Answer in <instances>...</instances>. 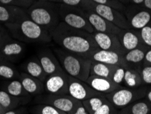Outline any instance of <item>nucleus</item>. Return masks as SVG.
Listing matches in <instances>:
<instances>
[{
  "label": "nucleus",
  "instance_id": "f257e3e1",
  "mask_svg": "<svg viewBox=\"0 0 151 114\" xmlns=\"http://www.w3.org/2000/svg\"><path fill=\"white\" fill-rule=\"evenodd\" d=\"M52 40L60 48L88 58L98 49L92 33L69 26L63 22L50 32Z\"/></svg>",
  "mask_w": 151,
  "mask_h": 114
},
{
  "label": "nucleus",
  "instance_id": "f03ea898",
  "mask_svg": "<svg viewBox=\"0 0 151 114\" xmlns=\"http://www.w3.org/2000/svg\"><path fill=\"white\" fill-rule=\"evenodd\" d=\"M13 38L24 43L47 44L52 40L50 33L28 17L14 23L4 25Z\"/></svg>",
  "mask_w": 151,
  "mask_h": 114
},
{
  "label": "nucleus",
  "instance_id": "7ed1b4c3",
  "mask_svg": "<svg viewBox=\"0 0 151 114\" xmlns=\"http://www.w3.org/2000/svg\"><path fill=\"white\" fill-rule=\"evenodd\" d=\"M53 52L68 75L83 81H86L90 76L91 60L60 47L55 49Z\"/></svg>",
  "mask_w": 151,
  "mask_h": 114
},
{
  "label": "nucleus",
  "instance_id": "20e7f679",
  "mask_svg": "<svg viewBox=\"0 0 151 114\" xmlns=\"http://www.w3.org/2000/svg\"><path fill=\"white\" fill-rule=\"evenodd\" d=\"M59 3L47 1H34L26 10L31 20L50 33L61 22Z\"/></svg>",
  "mask_w": 151,
  "mask_h": 114
},
{
  "label": "nucleus",
  "instance_id": "39448f33",
  "mask_svg": "<svg viewBox=\"0 0 151 114\" xmlns=\"http://www.w3.org/2000/svg\"><path fill=\"white\" fill-rule=\"evenodd\" d=\"M59 17L61 22H63L73 28L85 31L90 33L95 32L91 25L88 21L86 11L63 4H59Z\"/></svg>",
  "mask_w": 151,
  "mask_h": 114
},
{
  "label": "nucleus",
  "instance_id": "423d86ee",
  "mask_svg": "<svg viewBox=\"0 0 151 114\" xmlns=\"http://www.w3.org/2000/svg\"><path fill=\"white\" fill-rule=\"evenodd\" d=\"M147 88L145 86L137 88H123L106 94L107 99L117 110L129 105L133 102L146 97Z\"/></svg>",
  "mask_w": 151,
  "mask_h": 114
},
{
  "label": "nucleus",
  "instance_id": "0eeeda50",
  "mask_svg": "<svg viewBox=\"0 0 151 114\" xmlns=\"http://www.w3.org/2000/svg\"><path fill=\"white\" fill-rule=\"evenodd\" d=\"M35 102L37 104L50 105L63 112L69 113L72 112L82 101L75 99L70 94L54 95L42 94L36 96Z\"/></svg>",
  "mask_w": 151,
  "mask_h": 114
},
{
  "label": "nucleus",
  "instance_id": "6e6552de",
  "mask_svg": "<svg viewBox=\"0 0 151 114\" xmlns=\"http://www.w3.org/2000/svg\"><path fill=\"white\" fill-rule=\"evenodd\" d=\"M131 29L139 31L149 25L151 21V10L142 6L129 5L124 11Z\"/></svg>",
  "mask_w": 151,
  "mask_h": 114
},
{
  "label": "nucleus",
  "instance_id": "1a4fd4ad",
  "mask_svg": "<svg viewBox=\"0 0 151 114\" xmlns=\"http://www.w3.org/2000/svg\"><path fill=\"white\" fill-rule=\"evenodd\" d=\"M68 94L79 101H83L88 98L105 95L95 90L87 83L71 77L68 75Z\"/></svg>",
  "mask_w": 151,
  "mask_h": 114
},
{
  "label": "nucleus",
  "instance_id": "9d476101",
  "mask_svg": "<svg viewBox=\"0 0 151 114\" xmlns=\"http://www.w3.org/2000/svg\"><path fill=\"white\" fill-rule=\"evenodd\" d=\"M92 11L117 26L118 28L124 30L131 29L124 13L116 9L94 3Z\"/></svg>",
  "mask_w": 151,
  "mask_h": 114
},
{
  "label": "nucleus",
  "instance_id": "9b49d317",
  "mask_svg": "<svg viewBox=\"0 0 151 114\" xmlns=\"http://www.w3.org/2000/svg\"><path fill=\"white\" fill-rule=\"evenodd\" d=\"M45 91L49 94L65 95L68 94V75L65 72L48 75L44 82Z\"/></svg>",
  "mask_w": 151,
  "mask_h": 114
},
{
  "label": "nucleus",
  "instance_id": "f8f14e48",
  "mask_svg": "<svg viewBox=\"0 0 151 114\" xmlns=\"http://www.w3.org/2000/svg\"><path fill=\"white\" fill-rule=\"evenodd\" d=\"M37 57L46 75L65 72L53 51L50 49H42L37 53Z\"/></svg>",
  "mask_w": 151,
  "mask_h": 114
},
{
  "label": "nucleus",
  "instance_id": "ddd939ff",
  "mask_svg": "<svg viewBox=\"0 0 151 114\" xmlns=\"http://www.w3.org/2000/svg\"><path fill=\"white\" fill-rule=\"evenodd\" d=\"M92 36L99 49L115 51L122 55L125 54V52L122 48L116 35L94 32L92 33Z\"/></svg>",
  "mask_w": 151,
  "mask_h": 114
},
{
  "label": "nucleus",
  "instance_id": "4468645a",
  "mask_svg": "<svg viewBox=\"0 0 151 114\" xmlns=\"http://www.w3.org/2000/svg\"><path fill=\"white\" fill-rule=\"evenodd\" d=\"M86 15L95 32L117 36L122 30L93 11H86Z\"/></svg>",
  "mask_w": 151,
  "mask_h": 114
},
{
  "label": "nucleus",
  "instance_id": "2eb2a0df",
  "mask_svg": "<svg viewBox=\"0 0 151 114\" xmlns=\"http://www.w3.org/2000/svg\"><path fill=\"white\" fill-rule=\"evenodd\" d=\"M117 36L125 52L141 46H146L142 41L139 31L134 30L133 29H122L118 33Z\"/></svg>",
  "mask_w": 151,
  "mask_h": 114
},
{
  "label": "nucleus",
  "instance_id": "dca6fc26",
  "mask_svg": "<svg viewBox=\"0 0 151 114\" xmlns=\"http://www.w3.org/2000/svg\"><path fill=\"white\" fill-rule=\"evenodd\" d=\"M88 59L93 62L109 64L113 66H125L123 55L112 51L97 49L89 55Z\"/></svg>",
  "mask_w": 151,
  "mask_h": 114
},
{
  "label": "nucleus",
  "instance_id": "f3484780",
  "mask_svg": "<svg viewBox=\"0 0 151 114\" xmlns=\"http://www.w3.org/2000/svg\"><path fill=\"white\" fill-rule=\"evenodd\" d=\"M27 9L0 4V23L6 25L19 22L27 16Z\"/></svg>",
  "mask_w": 151,
  "mask_h": 114
},
{
  "label": "nucleus",
  "instance_id": "a211bd4d",
  "mask_svg": "<svg viewBox=\"0 0 151 114\" xmlns=\"http://www.w3.org/2000/svg\"><path fill=\"white\" fill-rule=\"evenodd\" d=\"M25 43L14 39L5 44L0 51L6 61L16 63L25 55Z\"/></svg>",
  "mask_w": 151,
  "mask_h": 114
},
{
  "label": "nucleus",
  "instance_id": "6ab92c4d",
  "mask_svg": "<svg viewBox=\"0 0 151 114\" xmlns=\"http://www.w3.org/2000/svg\"><path fill=\"white\" fill-rule=\"evenodd\" d=\"M148 49V48L146 46H141L125 52L123 55L125 67L134 69L140 73L141 68L143 66L144 57Z\"/></svg>",
  "mask_w": 151,
  "mask_h": 114
},
{
  "label": "nucleus",
  "instance_id": "aec40b11",
  "mask_svg": "<svg viewBox=\"0 0 151 114\" xmlns=\"http://www.w3.org/2000/svg\"><path fill=\"white\" fill-rule=\"evenodd\" d=\"M86 82L93 90L104 94H107L123 88V86L116 84L110 79L99 76L90 75Z\"/></svg>",
  "mask_w": 151,
  "mask_h": 114
},
{
  "label": "nucleus",
  "instance_id": "412c9836",
  "mask_svg": "<svg viewBox=\"0 0 151 114\" xmlns=\"http://www.w3.org/2000/svg\"><path fill=\"white\" fill-rule=\"evenodd\" d=\"M19 80L29 96H38L45 91L43 81L24 72L20 73Z\"/></svg>",
  "mask_w": 151,
  "mask_h": 114
},
{
  "label": "nucleus",
  "instance_id": "4be33fe9",
  "mask_svg": "<svg viewBox=\"0 0 151 114\" xmlns=\"http://www.w3.org/2000/svg\"><path fill=\"white\" fill-rule=\"evenodd\" d=\"M21 69L23 72L41 80L43 82H44L47 77V75L44 73L37 56L30 57L27 59L21 64Z\"/></svg>",
  "mask_w": 151,
  "mask_h": 114
},
{
  "label": "nucleus",
  "instance_id": "5701e85b",
  "mask_svg": "<svg viewBox=\"0 0 151 114\" xmlns=\"http://www.w3.org/2000/svg\"><path fill=\"white\" fill-rule=\"evenodd\" d=\"M29 100L30 97H15L0 90V105L6 111L25 105Z\"/></svg>",
  "mask_w": 151,
  "mask_h": 114
},
{
  "label": "nucleus",
  "instance_id": "b1692460",
  "mask_svg": "<svg viewBox=\"0 0 151 114\" xmlns=\"http://www.w3.org/2000/svg\"><path fill=\"white\" fill-rule=\"evenodd\" d=\"M151 103L147 99L137 100L118 110L117 114H150Z\"/></svg>",
  "mask_w": 151,
  "mask_h": 114
},
{
  "label": "nucleus",
  "instance_id": "393cba45",
  "mask_svg": "<svg viewBox=\"0 0 151 114\" xmlns=\"http://www.w3.org/2000/svg\"><path fill=\"white\" fill-rule=\"evenodd\" d=\"M0 90L15 97H30L25 90L19 79L2 81L0 84Z\"/></svg>",
  "mask_w": 151,
  "mask_h": 114
},
{
  "label": "nucleus",
  "instance_id": "a878e982",
  "mask_svg": "<svg viewBox=\"0 0 151 114\" xmlns=\"http://www.w3.org/2000/svg\"><path fill=\"white\" fill-rule=\"evenodd\" d=\"M144 86L140 73L134 69L126 68L122 86L128 88H137Z\"/></svg>",
  "mask_w": 151,
  "mask_h": 114
},
{
  "label": "nucleus",
  "instance_id": "bb28decb",
  "mask_svg": "<svg viewBox=\"0 0 151 114\" xmlns=\"http://www.w3.org/2000/svg\"><path fill=\"white\" fill-rule=\"evenodd\" d=\"M117 66L109 65L101 62H93L91 66L90 75L99 76V77L111 79L112 74Z\"/></svg>",
  "mask_w": 151,
  "mask_h": 114
},
{
  "label": "nucleus",
  "instance_id": "cd10ccee",
  "mask_svg": "<svg viewBox=\"0 0 151 114\" xmlns=\"http://www.w3.org/2000/svg\"><path fill=\"white\" fill-rule=\"evenodd\" d=\"M20 73L12 62L3 60L0 62V77L4 80L19 79Z\"/></svg>",
  "mask_w": 151,
  "mask_h": 114
},
{
  "label": "nucleus",
  "instance_id": "c85d7f7f",
  "mask_svg": "<svg viewBox=\"0 0 151 114\" xmlns=\"http://www.w3.org/2000/svg\"><path fill=\"white\" fill-rule=\"evenodd\" d=\"M107 98L106 97L105 95L102 96H98V97H94L88 99L84 100L83 102V105L85 107L86 110L90 114H93L95 112L99 107H100L106 100H107Z\"/></svg>",
  "mask_w": 151,
  "mask_h": 114
},
{
  "label": "nucleus",
  "instance_id": "c756f323",
  "mask_svg": "<svg viewBox=\"0 0 151 114\" xmlns=\"http://www.w3.org/2000/svg\"><path fill=\"white\" fill-rule=\"evenodd\" d=\"M59 4L81 8L84 11H92L94 2L92 0H59Z\"/></svg>",
  "mask_w": 151,
  "mask_h": 114
},
{
  "label": "nucleus",
  "instance_id": "7c9ffc66",
  "mask_svg": "<svg viewBox=\"0 0 151 114\" xmlns=\"http://www.w3.org/2000/svg\"><path fill=\"white\" fill-rule=\"evenodd\" d=\"M33 114H68L50 105L37 104L32 108Z\"/></svg>",
  "mask_w": 151,
  "mask_h": 114
},
{
  "label": "nucleus",
  "instance_id": "2f4dec72",
  "mask_svg": "<svg viewBox=\"0 0 151 114\" xmlns=\"http://www.w3.org/2000/svg\"><path fill=\"white\" fill-rule=\"evenodd\" d=\"M139 32L144 45L148 49L151 48V25L144 27Z\"/></svg>",
  "mask_w": 151,
  "mask_h": 114
},
{
  "label": "nucleus",
  "instance_id": "473e14b6",
  "mask_svg": "<svg viewBox=\"0 0 151 114\" xmlns=\"http://www.w3.org/2000/svg\"><path fill=\"white\" fill-rule=\"evenodd\" d=\"M34 1V0H0V4L27 9L32 6Z\"/></svg>",
  "mask_w": 151,
  "mask_h": 114
},
{
  "label": "nucleus",
  "instance_id": "72a5a7b5",
  "mask_svg": "<svg viewBox=\"0 0 151 114\" xmlns=\"http://www.w3.org/2000/svg\"><path fill=\"white\" fill-rule=\"evenodd\" d=\"M92 1L95 4L110 6V7L116 9V10L121 11L122 12H124L126 8L125 6L120 3L117 0H92Z\"/></svg>",
  "mask_w": 151,
  "mask_h": 114
},
{
  "label": "nucleus",
  "instance_id": "f704fd0d",
  "mask_svg": "<svg viewBox=\"0 0 151 114\" xmlns=\"http://www.w3.org/2000/svg\"><path fill=\"white\" fill-rule=\"evenodd\" d=\"M126 68L127 67H125V66H117L116 67V68H115V70L114 71V73H113L112 76L110 79L112 80L113 82L115 83L116 84L120 85V86H122Z\"/></svg>",
  "mask_w": 151,
  "mask_h": 114
},
{
  "label": "nucleus",
  "instance_id": "c9c22d12",
  "mask_svg": "<svg viewBox=\"0 0 151 114\" xmlns=\"http://www.w3.org/2000/svg\"><path fill=\"white\" fill-rule=\"evenodd\" d=\"M118 110L112 104L107 100L93 114H117Z\"/></svg>",
  "mask_w": 151,
  "mask_h": 114
},
{
  "label": "nucleus",
  "instance_id": "e433bc0d",
  "mask_svg": "<svg viewBox=\"0 0 151 114\" xmlns=\"http://www.w3.org/2000/svg\"><path fill=\"white\" fill-rule=\"evenodd\" d=\"M12 40H14V38L11 36L6 27L0 23V50L5 44L12 41Z\"/></svg>",
  "mask_w": 151,
  "mask_h": 114
},
{
  "label": "nucleus",
  "instance_id": "4c0bfd02",
  "mask_svg": "<svg viewBox=\"0 0 151 114\" xmlns=\"http://www.w3.org/2000/svg\"><path fill=\"white\" fill-rule=\"evenodd\" d=\"M140 75L144 85H151V66H143L140 70Z\"/></svg>",
  "mask_w": 151,
  "mask_h": 114
},
{
  "label": "nucleus",
  "instance_id": "58836bf2",
  "mask_svg": "<svg viewBox=\"0 0 151 114\" xmlns=\"http://www.w3.org/2000/svg\"><path fill=\"white\" fill-rule=\"evenodd\" d=\"M68 114H90V113L88 112V111L86 110L85 107L83 105V102H81V103L76 107L72 112L69 113Z\"/></svg>",
  "mask_w": 151,
  "mask_h": 114
},
{
  "label": "nucleus",
  "instance_id": "ea45409f",
  "mask_svg": "<svg viewBox=\"0 0 151 114\" xmlns=\"http://www.w3.org/2000/svg\"><path fill=\"white\" fill-rule=\"evenodd\" d=\"M27 109L25 107H20L19 108L6 111L3 114H27Z\"/></svg>",
  "mask_w": 151,
  "mask_h": 114
},
{
  "label": "nucleus",
  "instance_id": "a19ab883",
  "mask_svg": "<svg viewBox=\"0 0 151 114\" xmlns=\"http://www.w3.org/2000/svg\"><path fill=\"white\" fill-rule=\"evenodd\" d=\"M143 66H151V48L148 49L146 51L145 57H144Z\"/></svg>",
  "mask_w": 151,
  "mask_h": 114
},
{
  "label": "nucleus",
  "instance_id": "79ce46f5",
  "mask_svg": "<svg viewBox=\"0 0 151 114\" xmlns=\"http://www.w3.org/2000/svg\"><path fill=\"white\" fill-rule=\"evenodd\" d=\"M129 5L142 6L144 0H129Z\"/></svg>",
  "mask_w": 151,
  "mask_h": 114
},
{
  "label": "nucleus",
  "instance_id": "37998d69",
  "mask_svg": "<svg viewBox=\"0 0 151 114\" xmlns=\"http://www.w3.org/2000/svg\"><path fill=\"white\" fill-rule=\"evenodd\" d=\"M142 6L148 10H151V0H144Z\"/></svg>",
  "mask_w": 151,
  "mask_h": 114
},
{
  "label": "nucleus",
  "instance_id": "c03bdc74",
  "mask_svg": "<svg viewBox=\"0 0 151 114\" xmlns=\"http://www.w3.org/2000/svg\"><path fill=\"white\" fill-rule=\"evenodd\" d=\"M145 97L146 98V99H147L148 101H149L151 103V88L149 89V90H148L147 89Z\"/></svg>",
  "mask_w": 151,
  "mask_h": 114
},
{
  "label": "nucleus",
  "instance_id": "a18cd8bd",
  "mask_svg": "<svg viewBox=\"0 0 151 114\" xmlns=\"http://www.w3.org/2000/svg\"><path fill=\"white\" fill-rule=\"evenodd\" d=\"M117 1H119L120 3H121L122 4H123V5L125 6L129 5V0H117Z\"/></svg>",
  "mask_w": 151,
  "mask_h": 114
},
{
  "label": "nucleus",
  "instance_id": "49530a36",
  "mask_svg": "<svg viewBox=\"0 0 151 114\" xmlns=\"http://www.w3.org/2000/svg\"><path fill=\"white\" fill-rule=\"evenodd\" d=\"M34 1H47V2H54V3H59V0H34Z\"/></svg>",
  "mask_w": 151,
  "mask_h": 114
},
{
  "label": "nucleus",
  "instance_id": "de8ad7c7",
  "mask_svg": "<svg viewBox=\"0 0 151 114\" xmlns=\"http://www.w3.org/2000/svg\"><path fill=\"white\" fill-rule=\"evenodd\" d=\"M5 111H6L5 109H4L1 105H0V114H3Z\"/></svg>",
  "mask_w": 151,
  "mask_h": 114
},
{
  "label": "nucleus",
  "instance_id": "09e8293b",
  "mask_svg": "<svg viewBox=\"0 0 151 114\" xmlns=\"http://www.w3.org/2000/svg\"><path fill=\"white\" fill-rule=\"evenodd\" d=\"M3 60H6L4 59V57H3V55H2V54H1V51H0V62L3 61Z\"/></svg>",
  "mask_w": 151,
  "mask_h": 114
},
{
  "label": "nucleus",
  "instance_id": "8fccbe9b",
  "mask_svg": "<svg viewBox=\"0 0 151 114\" xmlns=\"http://www.w3.org/2000/svg\"><path fill=\"white\" fill-rule=\"evenodd\" d=\"M150 114H151V113H150Z\"/></svg>",
  "mask_w": 151,
  "mask_h": 114
}]
</instances>
